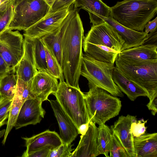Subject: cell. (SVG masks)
Segmentation results:
<instances>
[{
    "instance_id": "obj_40",
    "label": "cell",
    "mask_w": 157,
    "mask_h": 157,
    "mask_svg": "<svg viewBox=\"0 0 157 157\" xmlns=\"http://www.w3.org/2000/svg\"><path fill=\"white\" fill-rule=\"evenodd\" d=\"M147 106L148 109L151 111L152 115L155 116L157 112V96L154 97L149 100Z\"/></svg>"
},
{
    "instance_id": "obj_43",
    "label": "cell",
    "mask_w": 157,
    "mask_h": 157,
    "mask_svg": "<svg viewBox=\"0 0 157 157\" xmlns=\"http://www.w3.org/2000/svg\"><path fill=\"white\" fill-rule=\"evenodd\" d=\"M47 4L51 7L56 0H44Z\"/></svg>"
},
{
    "instance_id": "obj_13",
    "label": "cell",
    "mask_w": 157,
    "mask_h": 157,
    "mask_svg": "<svg viewBox=\"0 0 157 157\" xmlns=\"http://www.w3.org/2000/svg\"><path fill=\"white\" fill-rule=\"evenodd\" d=\"M57 79L48 72L38 71L31 80V91L34 97L41 102L47 101L50 94L57 91Z\"/></svg>"
},
{
    "instance_id": "obj_35",
    "label": "cell",
    "mask_w": 157,
    "mask_h": 157,
    "mask_svg": "<svg viewBox=\"0 0 157 157\" xmlns=\"http://www.w3.org/2000/svg\"><path fill=\"white\" fill-rule=\"evenodd\" d=\"M147 121H144L142 119L138 121L136 120L132 123L130 130L134 137H138L145 133L147 128L145 124Z\"/></svg>"
},
{
    "instance_id": "obj_11",
    "label": "cell",
    "mask_w": 157,
    "mask_h": 157,
    "mask_svg": "<svg viewBox=\"0 0 157 157\" xmlns=\"http://www.w3.org/2000/svg\"><path fill=\"white\" fill-rule=\"evenodd\" d=\"M42 103L36 98L26 100L20 110L14 126L15 129L40 123L46 113Z\"/></svg>"
},
{
    "instance_id": "obj_16",
    "label": "cell",
    "mask_w": 157,
    "mask_h": 157,
    "mask_svg": "<svg viewBox=\"0 0 157 157\" xmlns=\"http://www.w3.org/2000/svg\"><path fill=\"white\" fill-rule=\"evenodd\" d=\"M98 132L95 123L90 120L87 131L81 136L78 146L72 152V157H95L100 155L97 144Z\"/></svg>"
},
{
    "instance_id": "obj_2",
    "label": "cell",
    "mask_w": 157,
    "mask_h": 157,
    "mask_svg": "<svg viewBox=\"0 0 157 157\" xmlns=\"http://www.w3.org/2000/svg\"><path fill=\"white\" fill-rule=\"evenodd\" d=\"M157 0H124L110 7L115 21L132 30L143 32L146 24L157 14Z\"/></svg>"
},
{
    "instance_id": "obj_33",
    "label": "cell",
    "mask_w": 157,
    "mask_h": 157,
    "mask_svg": "<svg viewBox=\"0 0 157 157\" xmlns=\"http://www.w3.org/2000/svg\"><path fill=\"white\" fill-rule=\"evenodd\" d=\"M13 99L4 97L0 98V127L7 124L9 111Z\"/></svg>"
},
{
    "instance_id": "obj_24",
    "label": "cell",
    "mask_w": 157,
    "mask_h": 157,
    "mask_svg": "<svg viewBox=\"0 0 157 157\" xmlns=\"http://www.w3.org/2000/svg\"><path fill=\"white\" fill-rule=\"evenodd\" d=\"M63 20L60 27L54 32L41 37L43 43L52 51L61 67V41L65 25Z\"/></svg>"
},
{
    "instance_id": "obj_20",
    "label": "cell",
    "mask_w": 157,
    "mask_h": 157,
    "mask_svg": "<svg viewBox=\"0 0 157 157\" xmlns=\"http://www.w3.org/2000/svg\"><path fill=\"white\" fill-rule=\"evenodd\" d=\"M73 5L75 8L79 7L88 13L92 26L104 22L100 18V17H107L110 15V7L102 0H75Z\"/></svg>"
},
{
    "instance_id": "obj_32",
    "label": "cell",
    "mask_w": 157,
    "mask_h": 157,
    "mask_svg": "<svg viewBox=\"0 0 157 157\" xmlns=\"http://www.w3.org/2000/svg\"><path fill=\"white\" fill-rule=\"evenodd\" d=\"M31 80L25 82L18 78L16 93L21 97L23 102L26 99L35 98L31 91Z\"/></svg>"
},
{
    "instance_id": "obj_10",
    "label": "cell",
    "mask_w": 157,
    "mask_h": 157,
    "mask_svg": "<svg viewBox=\"0 0 157 157\" xmlns=\"http://www.w3.org/2000/svg\"><path fill=\"white\" fill-rule=\"evenodd\" d=\"M73 4L45 16L24 31V36L31 38L43 36L54 32L58 29L69 13Z\"/></svg>"
},
{
    "instance_id": "obj_3",
    "label": "cell",
    "mask_w": 157,
    "mask_h": 157,
    "mask_svg": "<svg viewBox=\"0 0 157 157\" xmlns=\"http://www.w3.org/2000/svg\"><path fill=\"white\" fill-rule=\"evenodd\" d=\"M89 87V91L84 95L91 121L99 125L119 114L121 107L119 98L96 86Z\"/></svg>"
},
{
    "instance_id": "obj_31",
    "label": "cell",
    "mask_w": 157,
    "mask_h": 157,
    "mask_svg": "<svg viewBox=\"0 0 157 157\" xmlns=\"http://www.w3.org/2000/svg\"><path fill=\"white\" fill-rule=\"evenodd\" d=\"M110 157H128L125 149L112 133L109 148Z\"/></svg>"
},
{
    "instance_id": "obj_15",
    "label": "cell",
    "mask_w": 157,
    "mask_h": 157,
    "mask_svg": "<svg viewBox=\"0 0 157 157\" xmlns=\"http://www.w3.org/2000/svg\"><path fill=\"white\" fill-rule=\"evenodd\" d=\"M25 141L26 149L22 157L29 154L44 147H51L54 149L63 144L59 135L55 131L48 129L30 137H22Z\"/></svg>"
},
{
    "instance_id": "obj_27",
    "label": "cell",
    "mask_w": 157,
    "mask_h": 157,
    "mask_svg": "<svg viewBox=\"0 0 157 157\" xmlns=\"http://www.w3.org/2000/svg\"><path fill=\"white\" fill-rule=\"evenodd\" d=\"M23 103L21 97L16 92L13 99L10 107L7 127L2 143L4 145L7 136L10 132L14 127L20 110Z\"/></svg>"
},
{
    "instance_id": "obj_19",
    "label": "cell",
    "mask_w": 157,
    "mask_h": 157,
    "mask_svg": "<svg viewBox=\"0 0 157 157\" xmlns=\"http://www.w3.org/2000/svg\"><path fill=\"white\" fill-rule=\"evenodd\" d=\"M100 18L112 26L122 37L124 43L122 51L143 44L148 34L129 29L113 19L110 15L107 17L101 16Z\"/></svg>"
},
{
    "instance_id": "obj_7",
    "label": "cell",
    "mask_w": 157,
    "mask_h": 157,
    "mask_svg": "<svg viewBox=\"0 0 157 157\" xmlns=\"http://www.w3.org/2000/svg\"><path fill=\"white\" fill-rule=\"evenodd\" d=\"M13 14L8 28L25 30L45 16L50 7L44 0H13Z\"/></svg>"
},
{
    "instance_id": "obj_22",
    "label": "cell",
    "mask_w": 157,
    "mask_h": 157,
    "mask_svg": "<svg viewBox=\"0 0 157 157\" xmlns=\"http://www.w3.org/2000/svg\"><path fill=\"white\" fill-rule=\"evenodd\" d=\"M136 157H157V133L144 134L134 137Z\"/></svg>"
},
{
    "instance_id": "obj_28",
    "label": "cell",
    "mask_w": 157,
    "mask_h": 157,
    "mask_svg": "<svg viewBox=\"0 0 157 157\" xmlns=\"http://www.w3.org/2000/svg\"><path fill=\"white\" fill-rule=\"evenodd\" d=\"M97 144L100 154L109 157V148L112 131L105 124L99 125L98 128Z\"/></svg>"
},
{
    "instance_id": "obj_8",
    "label": "cell",
    "mask_w": 157,
    "mask_h": 157,
    "mask_svg": "<svg viewBox=\"0 0 157 157\" xmlns=\"http://www.w3.org/2000/svg\"><path fill=\"white\" fill-rule=\"evenodd\" d=\"M24 40L18 31L7 29L0 34V54L11 70L23 57Z\"/></svg>"
},
{
    "instance_id": "obj_26",
    "label": "cell",
    "mask_w": 157,
    "mask_h": 157,
    "mask_svg": "<svg viewBox=\"0 0 157 157\" xmlns=\"http://www.w3.org/2000/svg\"><path fill=\"white\" fill-rule=\"evenodd\" d=\"M33 56L36 67L38 71L48 72L46 52L41 38H32Z\"/></svg>"
},
{
    "instance_id": "obj_36",
    "label": "cell",
    "mask_w": 157,
    "mask_h": 157,
    "mask_svg": "<svg viewBox=\"0 0 157 157\" xmlns=\"http://www.w3.org/2000/svg\"><path fill=\"white\" fill-rule=\"evenodd\" d=\"M75 0H56L48 14L56 11L73 4Z\"/></svg>"
},
{
    "instance_id": "obj_45",
    "label": "cell",
    "mask_w": 157,
    "mask_h": 157,
    "mask_svg": "<svg viewBox=\"0 0 157 157\" xmlns=\"http://www.w3.org/2000/svg\"><path fill=\"white\" fill-rule=\"evenodd\" d=\"M10 0H0V5Z\"/></svg>"
},
{
    "instance_id": "obj_12",
    "label": "cell",
    "mask_w": 157,
    "mask_h": 157,
    "mask_svg": "<svg viewBox=\"0 0 157 157\" xmlns=\"http://www.w3.org/2000/svg\"><path fill=\"white\" fill-rule=\"evenodd\" d=\"M136 120L135 116L129 114L122 115L110 127L112 133L122 145L128 157H136L133 146L134 137L130 127L132 123Z\"/></svg>"
},
{
    "instance_id": "obj_37",
    "label": "cell",
    "mask_w": 157,
    "mask_h": 157,
    "mask_svg": "<svg viewBox=\"0 0 157 157\" xmlns=\"http://www.w3.org/2000/svg\"><path fill=\"white\" fill-rule=\"evenodd\" d=\"M53 149L51 147H44L29 155L27 157H48L50 151Z\"/></svg>"
},
{
    "instance_id": "obj_6",
    "label": "cell",
    "mask_w": 157,
    "mask_h": 157,
    "mask_svg": "<svg viewBox=\"0 0 157 157\" xmlns=\"http://www.w3.org/2000/svg\"><path fill=\"white\" fill-rule=\"evenodd\" d=\"M115 62L119 72L147 91L149 100L157 96V61L128 63L117 57Z\"/></svg>"
},
{
    "instance_id": "obj_21",
    "label": "cell",
    "mask_w": 157,
    "mask_h": 157,
    "mask_svg": "<svg viewBox=\"0 0 157 157\" xmlns=\"http://www.w3.org/2000/svg\"><path fill=\"white\" fill-rule=\"evenodd\" d=\"M113 79L121 91L131 101L140 96L148 97L147 92L144 89L126 77L116 67L113 71Z\"/></svg>"
},
{
    "instance_id": "obj_17",
    "label": "cell",
    "mask_w": 157,
    "mask_h": 157,
    "mask_svg": "<svg viewBox=\"0 0 157 157\" xmlns=\"http://www.w3.org/2000/svg\"><path fill=\"white\" fill-rule=\"evenodd\" d=\"M157 45L142 44L122 51L117 58L128 63L157 61Z\"/></svg>"
},
{
    "instance_id": "obj_30",
    "label": "cell",
    "mask_w": 157,
    "mask_h": 157,
    "mask_svg": "<svg viewBox=\"0 0 157 157\" xmlns=\"http://www.w3.org/2000/svg\"><path fill=\"white\" fill-rule=\"evenodd\" d=\"M13 0H10L0 5V34L8 28L13 14Z\"/></svg>"
},
{
    "instance_id": "obj_41",
    "label": "cell",
    "mask_w": 157,
    "mask_h": 157,
    "mask_svg": "<svg viewBox=\"0 0 157 157\" xmlns=\"http://www.w3.org/2000/svg\"><path fill=\"white\" fill-rule=\"evenodd\" d=\"M157 17L154 20L149 21L145 27V30L144 32L146 33L152 32L157 29Z\"/></svg>"
},
{
    "instance_id": "obj_42",
    "label": "cell",
    "mask_w": 157,
    "mask_h": 157,
    "mask_svg": "<svg viewBox=\"0 0 157 157\" xmlns=\"http://www.w3.org/2000/svg\"><path fill=\"white\" fill-rule=\"evenodd\" d=\"M90 121L87 123L83 124L79 126L78 129L79 134L83 135L86 133L88 129Z\"/></svg>"
},
{
    "instance_id": "obj_1",
    "label": "cell",
    "mask_w": 157,
    "mask_h": 157,
    "mask_svg": "<svg viewBox=\"0 0 157 157\" xmlns=\"http://www.w3.org/2000/svg\"><path fill=\"white\" fill-rule=\"evenodd\" d=\"M61 41L62 65L64 78L69 86L80 89L84 30L78 8L73 6L66 17Z\"/></svg>"
},
{
    "instance_id": "obj_38",
    "label": "cell",
    "mask_w": 157,
    "mask_h": 157,
    "mask_svg": "<svg viewBox=\"0 0 157 157\" xmlns=\"http://www.w3.org/2000/svg\"><path fill=\"white\" fill-rule=\"evenodd\" d=\"M157 29L154 31L148 34L147 38L145 40L143 44H154L157 45Z\"/></svg>"
},
{
    "instance_id": "obj_44",
    "label": "cell",
    "mask_w": 157,
    "mask_h": 157,
    "mask_svg": "<svg viewBox=\"0 0 157 157\" xmlns=\"http://www.w3.org/2000/svg\"><path fill=\"white\" fill-rule=\"evenodd\" d=\"M6 129H4L2 131H0V138L4 135Z\"/></svg>"
},
{
    "instance_id": "obj_23",
    "label": "cell",
    "mask_w": 157,
    "mask_h": 157,
    "mask_svg": "<svg viewBox=\"0 0 157 157\" xmlns=\"http://www.w3.org/2000/svg\"><path fill=\"white\" fill-rule=\"evenodd\" d=\"M82 48L85 53L101 62L114 64L119 52L104 45L83 41Z\"/></svg>"
},
{
    "instance_id": "obj_9",
    "label": "cell",
    "mask_w": 157,
    "mask_h": 157,
    "mask_svg": "<svg viewBox=\"0 0 157 157\" xmlns=\"http://www.w3.org/2000/svg\"><path fill=\"white\" fill-rule=\"evenodd\" d=\"M83 41L108 47L119 53L124 41L122 37L105 22L92 26L84 36Z\"/></svg>"
},
{
    "instance_id": "obj_18",
    "label": "cell",
    "mask_w": 157,
    "mask_h": 157,
    "mask_svg": "<svg viewBox=\"0 0 157 157\" xmlns=\"http://www.w3.org/2000/svg\"><path fill=\"white\" fill-rule=\"evenodd\" d=\"M24 36V55L14 70L18 79L29 82L32 80L38 71L33 56L32 38Z\"/></svg>"
},
{
    "instance_id": "obj_25",
    "label": "cell",
    "mask_w": 157,
    "mask_h": 157,
    "mask_svg": "<svg viewBox=\"0 0 157 157\" xmlns=\"http://www.w3.org/2000/svg\"><path fill=\"white\" fill-rule=\"evenodd\" d=\"M17 80L14 69L0 78V97L13 99L16 92Z\"/></svg>"
},
{
    "instance_id": "obj_4",
    "label": "cell",
    "mask_w": 157,
    "mask_h": 157,
    "mask_svg": "<svg viewBox=\"0 0 157 157\" xmlns=\"http://www.w3.org/2000/svg\"><path fill=\"white\" fill-rule=\"evenodd\" d=\"M115 67L114 64L97 60L85 53L83 55L80 75L87 80L88 86H95L113 96L123 97V94L113 79Z\"/></svg>"
},
{
    "instance_id": "obj_5",
    "label": "cell",
    "mask_w": 157,
    "mask_h": 157,
    "mask_svg": "<svg viewBox=\"0 0 157 157\" xmlns=\"http://www.w3.org/2000/svg\"><path fill=\"white\" fill-rule=\"evenodd\" d=\"M64 111L78 129L90 121L85 102L84 94L80 89L59 81L58 89L53 94Z\"/></svg>"
},
{
    "instance_id": "obj_39",
    "label": "cell",
    "mask_w": 157,
    "mask_h": 157,
    "mask_svg": "<svg viewBox=\"0 0 157 157\" xmlns=\"http://www.w3.org/2000/svg\"><path fill=\"white\" fill-rule=\"evenodd\" d=\"M11 70L0 54V78Z\"/></svg>"
},
{
    "instance_id": "obj_34",
    "label": "cell",
    "mask_w": 157,
    "mask_h": 157,
    "mask_svg": "<svg viewBox=\"0 0 157 157\" xmlns=\"http://www.w3.org/2000/svg\"><path fill=\"white\" fill-rule=\"evenodd\" d=\"M73 144H63L56 148L51 150L48 157H72V148Z\"/></svg>"
},
{
    "instance_id": "obj_14",
    "label": "cell",
    "mask_w": 157,
    "mask_h": 157,
    "mask_svg": "<svg viewBox=\"0 0 157 157\" xmlns=\"http://www.w3.org/2000/svg\"><path fill=\"white\" fill-rule=\"evenodd\" d=\"M58 122L60 137L63 144H69L78 135V128L56 100H48Z\"/></svg>"
},
{
    "instance_id": "obj_29",
    "label": "cell",
    "mask_w": 157,
    "mask_h": 157,
    "mask_svg": "<svg viewBox=\"0 0 157 157\" xmlns=\"http://www.w3.org/2000/svg\"><path fill=\"white\" fill-rule=\"evenodd\" d=\"M44 44L46 52L48 72L59 81H64L62 68L52 50Z\"/></svg>"
}]
</instances>
